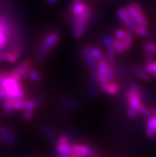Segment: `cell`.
<instances>
[{"instance_id":"obj_7","label":"cell","mask_w":156,"mask_h":157,"mask_svg":"<svg viewBox=\"0 0 156 157\" xmlns=\"http://www.w3.org/2000/svg\"><path fill=\"white\" fill-rule=\"evenodd\" d=\"M95 152L91 146L85 144H73V153L79 157H89Z\"/></svg>"},{"instance_id":"obj_1","label":"cell","mask_w":156,"mask_h":157,"mask_svg":"<svg viewBox=\"0 0 156 157\" xmlns=\"http://www.w3.org/2000/svg\"><path fill=\"white\" fill-rule=\"evenodd\" d=\"M60 38V34L54 31L50 32L45 36V38H43L41 42L37 54V59L38 62L42 63L46 61L50 52L59 43Z\"/></svg>"},{"instance_id":"obj_29","label":"cell","mask_w":156,"mask_h":157,"mask_svg":"<svg viewBox=\"0 0 156 157\" xmlns=\"http://www.w3.org/2000/svg\"><path fill=\"white\" fill-rule=\"evenodd\" d=\"M154 63H155V65H156V60H154Z\"/></svg>"},{"instance_id":"obj_20","label":"cell","mask_w":156,"mask_h":157,"mask_svg":"<svg viewBox=\"0 0 156 157\" xmlns=\"http://www.w3.org/2000/svg\"><path fill=\"white\" fill-rule=\"evenodd\" d=\"M143 50L145 52H148L151 54H156V44L152 42H146L143 44Z\"/></svg>"},{"instance_id":"obj_9","label":"cell","mask_w":156,"mask_h":157,"mask_svg":"<svg viewBox=\"0 0 156 157\" xmlns=\"http://www.w3.org/2000/svg\"><path fill=\"white\" fill-rule=\"evenodd\" d=\"M91 8L88 6L85 2H73L70 8L72 17H78V16L83 15L91 11Z\"/></svg>"},{"instance_id":"obj_14","label":"cell","mask_w":156,"mask_h":157,"mask_svg":"<svg viewBox=\"0 0 156 157\" xmlns=\"http://www.w3.org/2000/svg\"><path fill=\"white\" fill-rule=\"evenodd\" d=\"M60 102L64 106L69 108H77L79 106V103L77 101L72 99L71 98H68V97H61L60 98Z\"/></svg>"},{"instance_id":"obj_21","label":"cell","mask_w":156,"mask_h":157,"mask_svg":"<svg viewBox=\"0 0 156 157\" xmlns=\"http://www.w3.org/2000/svg\"><path fill=\"white\" fill-rule=\"evenodd\" d=\"M127 29H121V28H119L117 30H116V31L114 32V38H116V39L120 40V41H123L126 38L127 35Z\"/></svg>"},{"instance_id":"obj_15","label":"cell","mask_w":156,"mask_h":157,"mask_svg":"<svg viewBox=\"0 0 156 157\" xmlns=\"http://www.w3.org/2000/svg\"><path fill=\"white\" fill-rule=\"evenodd\" d=\"M116 52L115 51V50L112 47L106 48V53H105V58L109 63L115 64L116 60Z\"/></svg>"},{"instance_id":"obj_26","label":"cell","mask_w":156,"mask_h":157,"mask_svg":"<svg viewBox=\"0 0 156 157\" xmlns=\"http://www.w3.org/2000/svg\"><path fill=\"white\" fill-rule=\"evenodd\" d=\"M83 1L84 0H73V2H81Z\"/></svg>"},{"instance_id":"obj_24","label":"cell","mask_w":156,"mask_h":157,"mask_svg":"<svg viewBox=\"0 0 156 157\" xmlns=\"http://www.w3.org/2000/svg\"><path fill=\"white\" fill-rule=\"evenodd\" d=\"M144 58L145 61H146V63H150V62H153L154 61L153 54H150L148 52L144 51Z\"/></svg>"},{"instance_id":"obj_13","label":"cell","mask_w":156,"mask_h":157,"mask_svg":"<svg viewBox=\"0 0 156 157\" xmlns=\"http://www.w3.org/2000/svg\"><path fill=\"white\" fill-rule=\"evenodd\" d=\"M133 34H136L141 38H148L150 36V32L146 26H136L133 30Z\"/></svg>"},{"instance_id":"obj_23","label":"cell","mask_w":156,"mask_h":157,"mask_svg":"<svg viewBox=\"0 0 156 157\" xmlns=\"http://www.w3.org/2000/svg\"><path fill=\"white\" fill-rule=\"evenodd\" d=\"M112 42H113V38H112L109 35H105L102 38V42L105 45L106 48H109L112 46Z\"/></svg>"},{"instance_id":"obj_18","label":"cell","mask_w":156,"mask_h":157,"mask_svg":"<svg viewBox=\"0 0 156 157\" xmlns=\"http://www.w3.org/2000/svg\"><path fill=\"white\" fill-rule=\"evenodd\" d=\"M42 133L45 135V136L46 138H48L49 140H57V138H56V133L53 128L49 127V126H44V127L42 128Z\"/></svg>"},{"instance_id":"obj_16","label":"cell","mask_w":156,"mask_h":157,"mask_svg":"<svg viewBox=\"0 0 156 157\" xmlns=\"http://www.w3.org/2000/svg\"><path fill=\"white\" fill-rule=\"evenodd\" d=\"M112 48L115 50V51L116 52L117 54H124V53H126L122 42L120 41V40L116 39V38H114V37H113Z\"/></svg>"},{"instance_id":"obj_22","label":"cell","mask_w":156,"mask_h":157,"mask_svg":"<svg viewBox=\"0 0 156 157\" xmlns=\"http://www.w3.org/2000/svg\"><path fill=\"white\" fill-rule=\"evenodd\" d=\"M126 113L127 115V117L129 118H131V119H135L139 115V113L137 110H135L133 108L127 105L126 107Z\"/></svg>"},{"instance_id":"obj_8","label":"cell","mask_w":156,"mask_h":157,"mask_svg":"<svg viewBox=\"0 0 156 157\" xmlns=\"http://www.w3.org/2000/svg\"><path fill=\"white\" fill-rule=\"evenodd\" d=\"M117 16H118L119 19L121 21V22L124 25L126 29L133 32L136 26L133 22L129 14H127V12L126 11L125 7H119L117 9Z\"/></svg>"},{"instance_id":"obj_28","label":"cell","mask_w":156,"mask_h":157,"mask_svg":"<svg viewBox=\"0 0 156 157\" xmlns=\"http://www.w3.org/2000/svg\"><path fill=\"white\" fill-rule=\"evenodd\" d=\"M69 156H70V157H79V156H77V155H74V154H71V155H69Z\"/></svg>"},{"instance_id":"obj_19","label":"cell","mask_w":156,"mask_h":157,"mask_svg":"<svg viewBox=\"0 0 156 157\" xmlns=\"http://www.w3.org/2000/svg\"><path fill=\"white\" fill-rule=\"evenodd\" d=\"M143 68L150 77L156 78V65L154 62L150 63H146Z\"/></svg>"},{"instance_id":"obj_4","label":"cell","mask_w":156,"mask_h":157,"mask_svg":"<svg viewBox=\"0 0 156 157\" xmlns=\"http://www.w3.org/2000/svg\"><path fill=\"white\" fill-rule=\"evenodd\" d=\"M108 62L106 58L101 60L97 63V79H98V84H99L100 90L105 93L108 84L109 83L108 74Z\"/></svg>"},{"instance_id":"obj_17","label":"cell","mask_w":156,"mask_h":157,"mask_svg":"<svg viewBox=\"0 0 156 157\" xmlns=\"http://www.w3.org/2000/svg\"><path fill=\"white\" fill-rule=\"evenodd\" d=\"M26 79H29L31 82H38L41 80V74L39 73V71L32 68L31 70H30V72L28 73Z\"/></svg>"},{"instance_id":"obj_11","label":"cell","mask_w":156,"mask_h":157,"mask_svg":"<svg viewBox=\"0 0 156 157\" xmlns=\"http://www.w3.org/2000/svg\"><path fill=\"white\" fill-rule=\"evenodd\" d=\"M119 91H120V86H119L118 83L116 82H112L108 84V86L105 89V94L110 96H115L118 94Z\"/></svg>"},{"instance_id":"obj_12","label":"cell","mask_w":156,"mask_h":157,"mask_svg":"<svg viewBox=\"0 0 156 157\" xmlns=\"http://www.w3.org/2000/svg\"><path fill=\"white\" fill-rule=\"evenodd\" d=\"M90 50L93 54V58H95L97 62H100L101 60H103L105 58V54L103 52V50H101V48L98 47L97 46H90Z\"/></svg>"},{"instance_id":"obj_2","label":"cell","mask_w":156,"mask_h":157,"mask_svg":"<svg viewBox=\"0 0 156 157\" xmlns=\"http://www.w3.org/2000/svg\"><path fill=\"white\" fill-rule=\"evenodd\" d=\"M92 17V10L83 15L72 17V32L73 38L76 39H81L83 38L91 22Z\"/></svg>"},{"instance_id":"obj_5","label":"cell","mask_w":156,"mask_h":157,"mask_svg":"<svg viewBox=\"0 0 156 157\" xmlns=\"http://www.w3.org/2000/svg\"><path fill=\"white\" fill-rule=\"evenodd\" d=\"M55 150L57 155H70L73 153V144L69 136L62 134L57 137Z\"/></svg>"},{"instance_id":"obj_3","label":"cell","mask_w":156,"mask_h":157,"mask_svg":"<svg viewBox=\"0 0 156 157\" xmlns=\"http://www.w3.org/2000/svg\"><path fill=\"white\" fill-rule=\"evenodd\" d=\"M125 10L131 17L135 26H148L149 22L142 6L137 2H132L125 6Z\"/></svg>"},{"instance_id":"obj_27","label":"cell","mask_w":156,"mask_h":157,"mask_svg":"<svg viewBox=\"0 0 156 157\" xmlns=\"http://www.w3.org/2000/svg\"><path fill=\"white\" fill-rule=\"evenodd\" d=\"M57 157H70L69 155H57Z\"/></svg>"},{"instance_id":"obj_6","label":"cell","mask_w":156,"mask_h":157,"mask_svg":"<svg viewBox=\"0 0 156 157\" xmlns=\"http://www.w3.org/2000/svg\"><path fill=\"white\" fill-rule=\"evenodd\" d=\"M81 55L83 57L85 65L87 66L88 70L89 72L96 71L97 68V63L98 62L93 58V54L90 50V46H84L81 47Z\"/></svg>"},{"instance_id":"obj_25","label":"cell","mask_w":156,"mask_h":157,"mask_svg":"<svg viewBox=\"0 0 156 157\" xmlns=\"http://www.w3.org/2000/svg\"><path fill=\"white\" fill-rule=\"evenodd\" d=\"M46 2L49 4H55L57 0H46Z\"/></svg>"},{"instance_id":"obj_10","label":"cell","mask_w":156,"mask_h":157,"mask_svg":"<svg viewBox=\"0 0 156 157\" xmlns=\"http://www.w3.org/2000/svg\"><path fill=\"white\" fill-rule=\"evenodd\" d=\"M132 74H134L137 78L143 81L144 82H149L151 79V77L147 74V72L144 70L143 67L139 66H133L132 67Z\"/></svg>"}]
</instances>
